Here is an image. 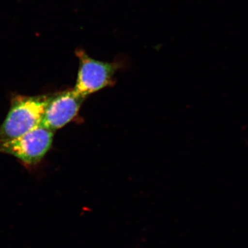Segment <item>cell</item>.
Returning <instances> with one entry per match:
<instances>
[{
  "instance_id": "cell-3",
  "label": "cell",
  "mask_w": 248,
  "mask_h": 248,
  "mask_svg": "<svg viewBox=\"0 0 248 248\" xmlns=\"http://www.w3.org/2000/svg\"><path fill=\"white\" fill-rule=\"evenodd\" d=\"M54 132L40 125L17 138L0 139V153L12 155L24 164L40 163L53 144Z\"/></svg>"
},
{
  "instance_id": "cell-1",
  "label": "cell",
  "mask_w": 248,
  "mask_h": 248,
  "mask_svg": "<svg viewBox=\"0 0 248 248\" xmlns=\"http://www.w3.org/2000/svg\"><path fill=\"white\" fill-rule=\"evenodd\" d=\"M48 100L46 96L14 98L7 117L0 127V139L17 138L40 125Z\"/></svg>"
},
{
  "instance_id": "cell-4",
  "label": "cell",
  "mask_w": 248,
  "mask_h": 248,
  "mask_svg": "<svg viewBox=\"0 0 248 248\" xmlns=\"http://www.w3.org/2000/svg\"><path fill=\"white\" fill-rule=\"evenodd\" d=\"M85 99L74 89L50 96L41 125L55 133L76 118Z\"/></svg>"
},
{
  "instance_id": "cell-2",
  "label": "cell",
  "mask_w": 248,
  "mask_h": 248,
  "mask_svg": "<svg viewBox=\"0 0 248 248\" xmlns=\"http://www.w3.org/2000/svg\"><path fill=\"white\" fill-rule=\"evenodd\" d=\"M76 55L79 60L74 88L77 94L86 99L90 94L115 84V74L120 66L118 63L99 61L79 49L77 50Z\"/></svg>"
}]
</instances>
